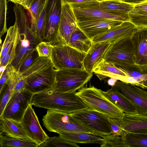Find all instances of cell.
<instances>
[{
	"label": "cell",
	"instance_id": "6da1fadb",
	"mask_svg": "<svg viewBox=\"0 0 147 147\" xmlns=\"http://www.w3.org/2000/svg\"><path fill=\"white\" fill-rule=\"evenodd\" d=\"M31 105L69 113L88 108L76 94V92H61L56 91L53 89L34 94Z\"/></svg>",
	"mask_w": 147,
	"mask_h": 147
},
{
	"label": "cell",
	"instance_id": "7a4b0ae2",
	"mask_svg": "<svg viewBox=\"0 0 147 147\" xmlns=\"http://www.w3.org/2000/svg\"><path fill=\"white\" fill-rule=\"evenodd\" d=\"M15 23L17 26L19 34L14 59L11 64L17 69L26 54L43 40L32 30L26 13L22 6L15 5L13 7Z\"/></svg>",
	"mask_w": 147,
	"mask_h": 147
},
{
	"label": "cell",
	"instance_id": "3957f363",
	"mask_svg": "<svg viewBox=\"0 0 147 147\" xmlns=\"http://www.w3.org/2000/svg\"><path fill=\"white\" fill-rule=\"evenodd\" d=\"M76 94L88 108L98 111L110 118L121 119L124 113L103 94L100 89L94 86L83 87Z\"/></svg>",
	"mask_w": 147,
	"mask_h": 147
},
{
	"label": "cell",
	"instance_id": "277c9868",
	"mask_svg": "<svg viewBox=\"0 0 147 147\" xmlns=\"http://www.w3.org/2000/svg\"><path fill=\"white\" fill-rule=\"evenodd\" d=\"M42 120L43 125L51 132L57 133L60 131L83 132L100 136L95 131L81 125L70 113L48 109Z\"/></svg>",
	"mask_w": 147,
	"mask_h": 147
},
{
	"label": "cell",
	"instance_id": "5b68a950",
	"mask_svg": "<svg viewBox=\"0 0 147 147\" xmlns=\"http://www.w3.org/2000/svg\"><path fill=\"white\" fill-rule=\"evenodd\" d=\"M93 73L85 69L75 68L55 70L53 89L63 92H73L83 88L90 80Z\"/></svg>",
	"mask_w": 147,
	"mask_h": 147
},
{
	"label": "cell",
	"instance_id": "8992f818",
	"mask_svg": "<svg viewBox=\"0 0 147 147\" xmlns=\"http://www.w3.org/2000/svg\"><path fill=\"white\" fill-rule=\"evenodd\" d=\"M86 55L68 45L58 43L52 45L51 61L55 70L85 69L83 63Z\"/></svg>",
	"mask_w": 147,
	"mask_h": 147
},
{
	"label": "cell",
	"instance_id": "52a82bcc",
	"mask_svg": "<svg viewBox=\"0 0 147 147\" xmlns=\"http://www.w3.org/2000/svg\"><path fill=\"white\" fill-rule=\"evenodd\" d=\"M103 59L117 67L138 69L134 61L130 38L121 39L111 43Z\"/></svg>",
	"mask_w": 147,
	"mask_h": 147
},
{
	"label": "cell",
	"instance_id": "ba28073f",
	"mask_svg": "<svg viewBox=\"0 0 147 147\" xmlns=\"http://www.w3.org/2000/svg\"><path fill=\"white\" fill-rule=\"evenodd\" d=\"M70 115L81 125L100 136L112 133L109 117L101 113L88 108Z\"/></svg>",
	"mask_w": 147,
	"mask_h": 147
},
{
	"label": "cell",
	"instance_id": "9c48e42d",
	"mask_svg": "<svg viewBox=\"0 0 147 147\" xmlns=\"http://www.w3.org/2000/svg\"><path fill=\"white\" fill-rule=\"evenodd\" d=\"M99 2L95 1L79 4L70 3L77 21L96 19H108L122 21H129V14H118L100 10Z\"/></svg>",
	"mask_w": 147,
	"mask_h": 147
},
{
	"label": "cell",
	"instance_id": "30bf717a",
	"mask_svg": "<svg viewBox=\"0 0 147 147\" xmlns=\"http://www.w3.org/2000/svg\"><path fill=\"white\" fill-rule=\"evenodd\" d=\"M33 95L26 90L13 92L0 118H6L21 122L26 110L31 105Z\"/></svg>",
	"mask_w": 147,
	"mask_h": 147
},
{
	"label": "cell",
	"instance_id": "8fae6325",
	"mask_svg": "<svg viewBox=\"0 0 147 147\" xmlns=\"http://www.w3.org/2000/svg\"><path fill=\"white\" fill-rule=\"evenodd\" d=\"M55 69L51 61L46 66L26 78L25 89L34 94L53 89Z\"/></svg>",
	"mask_w": 147,
	"mask_h": 147
},
{
	"label": "cell",
	"instance_id": "7c38bea8",
	"mask_svg": "<svg viewBox=\"0 0 147 147\" xmlns=\"http://www.w3.org/2000/svg\"><path fill=\"white\" fill-rule=\"evenodd\" d=\"M78 26L72 6L62 0L61 12L57 37V43L68 45L72 33Z\"/></svg>",
	"mask_w": 147,
	"mask_h": 147
},
{
	"label": "cell",
	"instance_id": "4fadbf2b",
	"mask_svg": "<svg viewBox=\"0 0 147 147\" xmlns=\"http://www.w3.org/2000/svg\"><path fill=\"white\" fill-rule=\"evenodd\" d=\"M114 86L132 103L137 113L147 115V94L144 89L120 81Z\"/></svg>",
	"mask_w": 147,
	"mask_h": 147
},
{
	"label": "cell",
	"instance_id": "5bb4252c",
	"mask_svg": "<svg viewBox=\"0 0 147 147\" xmlns=\"http://www.w3.org/2000/svg\"><path fill=\"white\" fill-rule=\"evenodd\" d=\"M30 105L26 110L21 122L29 138L39 146L49 138L41 126L38 117Z\"/></svg>",
	"mask_w": 147,
	"mask_h": 147
},
{
	"label": "cell",
	"instance_id": "9a60e30c",
	"mask_svg": "<svg viewBox=\"0 0 147 147\" xmlns=\"http://www.w3.org/2000/svg\"><path fill=\"white\" fill-rule=\"evenodd\" d=\"M134 61L142 72L147 68V28H137L130 38Z\"/></svg>",
	"mask_w": 147,
	"mask_h": 147
},
{
	"label": "cell",
	"instance_id": "2e32d148",
	"mask_svg": "<svg viewBox=\"0 0 147 147\" xmlns=\"http://www.w3.org/2000/svg\"><path fill=\"white\" fill-rule=\"evenodd\" d=\"M49 10L43 41L53 45L57 43V35L62 8V0H48Z\"/></svg>",
	"mask_w": 147,
	"mask_h": 147
},
{
	"label": "cell",
	"instance_id": "e0dca14e",
	"mask_svg": "<svg viewBox=\"0 0 147 147\" xmlns=\"http://www.w3.org/2000/svg\"><path fill=\"white\" fill-rule=\"evenodd\" d=\"M123 22L108 19H96L77 21L78 27L92 40Z\"/></svg>",
	"mask_w": 147,
	"mask_h": 147
},
{
	"label": "cell",
	"instance_id": "ac0fdd59",
	"mask_svg": "<svg viewBox=\"0 0 147 147\" xmlns=\"http://www.w3.org/2000/svg\"><path fill=\"white\" fill-rule=\"evenodd\" d=\"M137 28L130 21L123 22L108 31L94 38L92 42H103L113 43L119 40L130 38Z\"/></svg>",
	"mask_w": 147,
	"mask_h": 147
},
{
	"label": "cell",
	"instance_id": "d6986e66",
	"mask_svg": "<svg viewBox=\"0 0 147 147\" xmlns=\"http://www.w3.org/2000/svg\"><path fill=\"white\" fill-rule=\"evenodd\" d=\"M111 44L107 42H92L83 61L84 68L86 71L89 73H93L94 69L103 59Z\"/></svg>",
	"mask_w": 147,
	"mask_h": 147
},
{
	"label": "cell",
	"instance_id": "ffe728a7",
	"mask_svg": "<svg viewBox=\"0 0 147 147\" xmlns=\"http://www.w3.org/2000/svg\"><path fill=\"white\" fill-rule=\"evenodd\" d=\"M121 121L122 128L125 131L147 134V115L124 113Z\"/></svg>",
	"mask_w": 147,
	"mask_h": 147
},
{
	"label": "cell",
	"instance_id": "44dd1931",
	"mask_svg": "<svg viewBox=\"0 0 147 147\" xmlns=\"http://www.w3.org/2000/svg\"><path fill=\"white\" fill-rule=\"evenodd\" d=\"M93 72L101 80L107 77L127 83L128 76L124 71L113 64L103 59L94 69Z\"/></svg>",
	"mask_w": 147,
	"mask_h": 147
},
{
	"label": "cell",
	"instance_id": "7402d4cb",
	"mask_svg": "<svg viewBox=\"0 0 147 147\" xmlns=\"http://www.w3.org/2000/svg\"><path fill=\"white\" fill-rule=\"evenodd\" d=\"M103 94L114 105L126 114L137 113L136 109L130 101L123 95L114 86L106 91H102Z\"/></svg>",
	"mask_w": 147,
	"mask_h": 147
},
{
	"label": "cell",
	"instance_id": "603a6c76",
	"mask_svg": "<svg viewBox=\"0 0 147 147\" xmlns=\"http://www.w3.org/2000/svg\"><path fill=\"white\" fill-rule=\"evenodd\" d=\"M0 134L13 137L29 138L21 122L6 118H0Z\"/></svg>",
	"mask_w": 147,
	"mask_h": 147
},
{
	"label": "cell",
	"instance_id": "cb8c5ba5",
	"mask_svg": "<svg viewBox=\"0 0 147 147\" xmlns=\"http://www.w3.org/2000/svg\"><path fill=\"white\" fill-rule=\"evenodd\" d=\"M58 134L65 140L76 144H100L104 136L83 132L60 131Z\"/></svg>",
	"mask_w": 147,
	"mask_h": 147
},
{
	"label": "cell",
	"instance_id": "d4e9b609",
	"mask_svg": "<svg viewBox=\"0 0 147 147\" xmlns=\"http://www.w3.org/2000/svg\"><path fill=\"white\" fill-rule=\"evenodd\" d=\"M8 80L7 83V87L1 99L0 116L2 114L4 109L12 94L16 83L19 78L20 73L11 64L7 67Z\"/></svg>",
	"mask_w": 147,
	"mask_h": 147
},
{
	"label": "cell",
	"instance_id": "484cf974",
	"mask_svg": "<svg viewBox=\"0 0 147 147\" xmlns=\"http://www.w3.org/2000/svg\"><path fill=\"white\" fill-rule=\"evenodd\" d=\"M135 5L119 0H107L99 2V8L105 12L118 14H129Z\"/></svg>",
	"mask_w": 147,
	"mask_h": 147
},
{
	"label": "cell",
	"instance_id": "4316f807",
	"mask_svg": "<svg viewBox=\"0 0 147 147\" xmlns=\"http://www.w3.org/2000/svg\"><path fill=\"white\" fill-rule=\"evenodd\" d=\"M92 42L78 26L72 33L68 45L81 52L87 53Z\"/></svg>",
	"mask_w": 147,
	"mask_h": 147
},
{
	"label": "cell",
	"instance_id": "83f0119b",
	"mask_svg": "<svg viewBox=\"0 0 147 147\" xmlns=\"http://www.w3.org/2000/svg\"><path fill=\"white\" fill-rule=\"evenodd\" d=\"M129 16V21L137 28H147V0L135 5Z\"/></svg>",
	"mask_w": 147,
	"mask_h": 147
},
{
	"label": "cell",
	"instance_id": "f1b7e54d",
	"mask_svg": "<svg viewBox=\"0 0 147 147\" xmlns=\"http://www.w3.org/2000/svg\"><path fill=\"white\" fill-rule=\"evenodd\" d=\"M123 147H147V134L123 131L121 136Z\"/></svg>",
	"mask_w": 147,
	"mask_h": 147
},
{
	"label": "cell",
	"instance_id": "f546056e",
	"mask_svg": "<svg viewBox=\"0 0 147 147\" xmlns=\"http://www.w3.org/2000/svg\"><path fill=\"white\" fill-rule=\"evenodd\" d=\"M0 144L1 147H37L38 145L29 138L24 139L3 136L0 134Z\"/></svg>",
	"mask_w": 147,
	"mask_h": 147
},
{
	"label": "cell",
	"instance_id": "4dcf8cb0",
	"mask_svg": "<svg viewBox=\"0 0 147 147\" xmlns=\"http://www.w3.org/2000/svg\"><path fill=\"white\" fill-rule=\"evenodd\" d=\"M49 10V4L47 0L45 7L36 22L31 25L33 30L43 41Z\"/></svg>",
	"mask_w": 147,
	"mask_h": 147
},
{
	"label": "cell",
	"instance_id": "1f68e13d",
	"mask_svg": "<svg viewBox=\"0 0 147 147\" xmlns=\"http://www.w3.org/2000/svg\"><path fill=\"white\" fill-rule=\"evenodd\" d=\"M7 32L5 39L1 47L0 59L7 52L19 36L18 28L15 23L8 29Z\"/></svg>",
	"mask_w": 147,
	"mask_h": 147
},
{
	"label": "cell",
	"instance_id": "d6a6232c",
	"mask_svg": "<svg viewBox=\"0 0 147 147\" xmlns=\"http://www.w3.org/2000/svg\"><path fill=\"white\" fill-rule=\"evenodd\" d=\"M51 60L47 58L39 57L20 75V78H26L46 66Z\"/></svg>",
	"mask_w": 147,
	"mask_h": 147
},
{
	"label": "cell",
	"instance_id": "836d02e7",
	"mask_svg": "<svg viewBox=\"0 0 147 147\" xmlns=\"http://www.w3.org/2000/svg\"><path fill=\"white\" fill-rule=\"evenodd\" d=\"M38 147H79L77 144L68 141L60 136L49 137Z\"/></svg>",
	"mask_w": 147,
	"mask_h": 147
},
{
	"label": "cell",
	"instance_id": "e575fe53",
	"mask_svg": "<svg viewBox=\"0 0 147 147\" xmlns=\"http://www.w3.org/2000/svg\"><path fill=\"white\" fill-rule=\"evenodd\" d=\"M18 38H17L7 52L0 59V76L8 65L11 64L14 59Z\"/></svg>",
	"mask_w": 147,
	"mask_h": 147
},
{
	"label": "cell",
	"instance_id": "d590c367",
	"mask_svg": "<svg viewBox=\"0 0 147 147\" xmlns=\"http://www.w3.org/2000/svg\"><path fill=\"white\" fill-rule=\"evenodd\" d=\"M39 57L36 48L31 49L24 57L17 69V71L22 73Z\"/></svg>",
	"mask_w": 147,
	"mask_h": 147
},
{
	"label": "cell",
	"instance_id": "8d00e7d4",
	"mask_svg": "<svg viewBox=\"0 0 147 147\" xmlns=\"http://www.w3.org/2000/svg\"><path fill=\"white\" fill-rule=\"evenodd\" d=\"M47 0H36L28 10L31 17L30 25L35 24L43 10Z\"/></svg>",
	"mask_w": 147,
	"mask_h": 147
},
{
	"label": "cell",
	"instance_id": "74e56055",
	"mask_svg": "<svg viewBox=\"0 0 147 147\" xmlns=\"http://www.w3.org/2000/svg\"><path fill=\"white\" fill-rule=\"evenodd\" d=\"M100 144L101 147H123L121 136L113 133L104 136Z\"/></svg>",
	"mask_w": 147,
	"mask_h": 147
},
{
	"label": "cell",
	"instance_id": "f35d334b",
	"mask_svg": "<svg viewBox=\"0 0 147 147\" xmlns=\"http://www.w3.org/2000/svg\"><path fill=\"white\" fill-rule=\"evenodd\" d=\"M7 0H0V36L1 38L7 32L6 16L7 9Z\"/></svg>",
	"mask_w": 147,
	"mask_h": 147
},
{
	"label": "cell",
	"instance_id": "ab89813d",
	"mask_svg": "<svg viewBox=\"0 0 147 147\" xmlns=\"http://www.w3.org/2000/svg\"><path fill=\"white\" fill-rule=\"evenodd\" d=\"M125 73L128 77L138 80L140 83L147 82V73L138 69L117 67Z\"/></svg>",
	"mask_w": 147,
	"mask_h": 147
},
{
	"label": "cell",
	"instance_id": "60d3db41",
	"mask_svg": "<svg viewBox=\"0 0 147 147\" xmlns=\"http://www.w3.org/2000/svg\"><path fill=\"white\" fill-rule=\"evenodd\" d=\"M52 45L45 41H42L36 47L39 56L44 57L51 60Z\"/></svg>",
	"mask_w": 147,
	"mask_h": 147
},
{
	"label": "cell",
	"instance_id": "b9f144b4",
	"mask_svg": "<svg viewBox=\"0 0 147 147\" xmlns=\"http://www.w3.org/2000/svg\"><path fill=\"white\" fill-rule=\"evenodd\" d=\"M112 133L121 136L123 130L121 119L113 118H109Z\"/></svg>",
	"mask_w": 147,
	"mask_h": 147
},
{
	"label": "cell",
	"instance_id": "7bdbcfd3",
	"mask_svg": "<svg viewBox=\"0 0 147 147\" xmlns=\"http://www.w3.org/2000/svg\"><path fill=\"white\" fill-rule=\"evenodd\" d=\"M36 0H9L16 5H21L25 9L28 10Z\"/></svg>",
	"mask_w": 147,
	"mask_h": 147
},
{
	"label": "cell",
	"instance_id": "ee69618b",
	"mask_svg": "<svg viewBox=\"0 0 147 147\" xmlns=\"http://www.w3.org/2000/svg\"><path fill=\"white\" fill-rule=\"evenodd\" d=\"M26 82V78H20L19 76V78L15 84L14 89V92L25 90Z\"/></svg>",
	"mask_w": 147,
	"mask_h": 147
},
{
	"label": "cell",
	"instance_id": "f6af8a7d",
	"mask_svg": "<svg viewBox=\"0 0 147 147\" xmlns=\"http://www.w3.org/2000/svg\"><path fill=\"white\" fill-rule=\"evenodd\" d=\"M8 80V76L6 67L2 75L0 76V93L1 94L5 85L7 84Z\"/></svg>",
	"mask_w": 147,
	"mask_h": 147
},
{
	"label": "cell",
	"instance_id": "bcb514c9",
	"mask_svg": "<svg viewBox=\"0 0 147 147\" xmlns=\"http://www.w3.org/2000/svg\"><path fill=\"white\" fill-rule=\"evenodd\" d=\"M70 3L79 4L97 1L96 0H64Z\"/></svg>",
	"mask_w": 147,
	"mask_h": 147
},
{
	"label": "cell",
	"instance_id": "7dc6e473",
	"mask_svg": "<svg viewBox=\"0 0 147 147\" xmlns=\"http://www.w3.org/2000/svg\"><path fill=\"white\" fill-rule=\"evenodd\" d=\"M119 1L134 5L139 4L146 0H119Z\"/></svg>",
	"mask_w": 147,
	"mask_h": 147
},
{
	"label": "cell",
	"instance_id": "c3c4849f",
	"mask_svg": "<svg viewBox=\"0 0 147 147\" xmlns=\"http://www.w3.org/2000/svg\"><path fill=\"white\" fill-rule=\"evenodd\" d=\"M117 80L113 79V80H109L108 81L109 84L111 86H114Z\"/></svg>",
	"mask_w": 147,
	"mask_h": 147
},
{
	"label": "cell",
	"instance_id": "681fc988",
	"mask_svg": "<svg viewBox=\"0 0 147 147\" xmlns=\"http://www.w3.org/2000/svg\"><path fill=\"white\" fill-rule=\"evenodd\" d=\"M143 86L144 89L147 90V85L143 83Z\"/></svg>",
	"mask_w": 147,
	"mask_h": 147
},
{
	"label": "cell",
	"instance_id": "f907efd6",
	"mask_svg": "<svg viewBox=\"0 0 147 147\" xmlns=\"http://www.w3.org/2000/svg\"><path fill=\"white\" fill-rule=\"evenodd\" d=\"M96 0L99 2H101L102 1H105V0Z\"/></svg>",
	"mask_w": 147,
	"mask_h": 147
},
{
	"label": "cell",
	"instance_id": "816d5d0a",
	"mask_svg": "<svg viewBox=\"0 0 147 147\" xmlns=\"http://www.w3.org/2000/svg\"><path fill=\"white\" fill-rule=\"evenodd\" d=\"M144 83L145 84L147 85V82H144Z\"/></svg>",
	"mask_w": 147,
	"mask_h": 147
},
{
	"label": "cell",
	"instance_id": "f5cc1de1",
	"mask_svg": "<svg viewBox=\"0 0 147 147\" xmlns=\"http://www.w3.org/2000/svg\"><path fill=\"white\" fill-rule=\"evenodd\" d=\"M145 72H146L147 73V69H146V71H145Z\"/></svg>",
	"mask_w": 147,
	"mask_h": 147
}]
</instances>
